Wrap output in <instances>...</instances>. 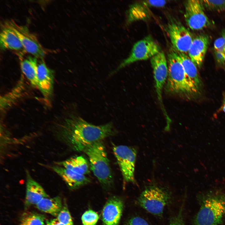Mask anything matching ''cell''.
<instances>
[{"label": "cell", "mask_w": 225, "mask_h": 225, "mask_svg": "<svg viewBox=\"0 0 225 225\" xmlns=\"http://www.w3.org/2000/svg\"><path fill=\"white\" fill-rule=\"evenodd\" d=\"M0 44L2 49L15 51L19 57L23 56L26 52L18 37L8 22L3 26L1 30Z\"/></svg>", "instance_id": "15"}, {"label": "cell", "mask_w": 225, "mask_h": 225, "mask_svg": "<svg viewBox=\"0 0 225 225\" xmlns=\"http://www.w3.org/2000/svg\"><path fill=\"white\" fill-rule=\"evenodd\" d=\"M222 108L223 111L224 112H225V97L224 98L223 104L222 107Z\"/></svg>", "instance_id": "32"}, {"label": "cell", "mask_w": 225, "mask_h": 225, "mask_svg": "<svg viewBox=\"0 0 225 225\" xmlns=\"http://www.w3.org/2000/svg\"><path fill=\"white\" fill-rule=\"evenodd\" d=\"M172 46L177 52L188 55V52L193 38L190 31L180 22L170 20L166 27Z\"/></svg>", "instance_id": "8"}, {"label": "cell", "mask_w": 225, "mask_h": 225, "mask_svg": "<svg viewBox=\"0 0 225 225\" xmlns=\"http://www.w3.org/2000/svg\"><path fill=\"white\" fill-rule=\"evenodd\" d=\"M8 23L18 37L26 52L38 58H43L45 50L27 27L18 25L12 21Z\"/></svg>", "instance_id": "11"}, {"label": "cell", "mask_w": 225, "mask_h": 225, "mask_svg": "<svg viewBox=\"0 0 225 225\" xmlns=\"http://www.w3.org/2000/svg\"><path fill=\"white\" fill-rule=\"evenodd\" d=\"M58 135L63 142L75 151L115 134L112 122L96 125L88 122L75 111L66 116L59 125Z\"/></svg>", "instance_id": "1"}, {"label": "cell", "mask_w": 225, "mask_h": 225, "mask_svg": "<svg viewBox=\"0 0 225 225\" xmlns=\"http://www.w3.org/2000/svg\"><path fill=\"white\" fill-rule=\"evenodd\" d=\"M168 76L166 91L170 93L189 95L198 90L186 75L178 52L172 47L167 55Z\"/></svg>", "instance_id": "2"}, {"label": "cell", "mask_w": 225, "mask_h": 225, "mask_svg": "<svg viewBox=\"0 0 225 225\" xmlns=\"http://www.w3.org/2000/svg\"><path fill=\"white\" fill-rule=\"evenodd\" d=\"M126 225H150L143 218L138 217H135L130 219Z\"/></svg>", "instance_id": "29"}, {"label": "cell", "mask_w": 225, "mask_h": 225, "mask_svg": "<svg viewBox=\"0 0 225 225\" xmlns=\"http://www.w3.org/2000/svg\"><path fill=\"white\" fill-rule=\"evenodd\" d=\"M201 1L204 9L217 12L225 10V0H205Z\"/></svg>", "instance_id": "24"}, {"label": "cell", "mask_w": 225, "mask_h": 225, "mask_svg": "<svg viewBox=\"0 0 225 225\" xmlns=\"http://www.w3.org/2000/svg\"><path fill=\"white\" fill-rule=\"evenodd\" d=\"M88 157L90 168L101 184L106 188L111 187L113 178L105 148L102 141L91 144L82 151Z\"/></svg>", "instance_id": "3"}, {"label": "cell", "mask_w": 225, "mask_h": 225, "mask_svg": "<svg viewBox=\"0 0 225 225\" xmlns=\"http://www.w3.org/2000/svg\"><path fill=\"white\" fill-rule=\"evenodd\" d=\"M159 45L150 35L134 44L128 57L124 60L110 74L112 75L119 70L137 61L151 58L161 51Z\"/></svg>", "instance_id": "6"}, {"label": "cell", "mask_w": 225, "mask_h": 225, "mask_svg": "<svg viewBox=\"0 0 225 225\" xmlns=\"http://www.w3.org/2000/svg\"><path fill=\"white\" fill-rule=\"evenodd\" d=\"M26 189L25 204L27 206L36 205L42 199L48 197L42 186L26 172Z\"/></svg>", "instance_id": "18"}, {"label": "cell", "mask_w": 225, "mask_h": 225, "mask_svg": "<svg viewBox=\"0 0 225 225\" xmlns=\"http://www.w3.org/2000/svg\"><path fill=\"white\" fill-rule=\"evenodd\" d=\"M215 58L218 62L221 64H225V56L219 52L214 50Z\"/></svg>", "instance_id": "30"}, {"label": "cell", "mask_w": 225, "mask_h": 225, "mask_svg": "<svg viewBox=\"0 0 225 225\" xmlns=\"http://www.w3.org/2000/svg\"><path fill=\"white\" fill-rule=\"evenodd\" d=\"M20 65L23 73L34 87H37L38 58L34 56L19 57Z\"/></svg>", "instance_id": "19"}, {"label": "cell", "mask_w": 225, "mask_h": 225, "mask_svg": "<svg viewBox=\"0 0 225 225\" xmlns=\"http://www.w3.org/2000/svg\"><path fill=\"white\" fill-rule=\"evenodd\" d=\"M46 223V225H64L60 222L56 218L47 221Z\"/></svg>", "instance_id": "31"}, {"label": "cell", "mask_w": 225, "mask_h": 225, "mask_svg": "<svg viewBox=\"0 0 225 225\" xmlns=\"http://www.w3.org/2000/svg\"><path fill=\"white\" fill-rule=\"evenodd\" d=\"M123 207L122 200L113 197L108 200L102 211V218L104 225H118Z\"/></svg>", "instance_id": "14"}, {"label": "cell", "mask_w": 225, "mask_h": 225, "mask_svg": "<svg viewBox=\"0 0 225 225\" xmlns=\"http://www.w3.org/2000/svg\"><path fill=\"white\" fill-rule=\"evenodd\" d=\"M37 63V87L44 99L48 100L51 98L54 83V73L46 64L43 58H38Z\"/></svg>", "instance_id": "12"}, {"label": "cell", "mask_w": 225, "mask_h": 225, "mask_svg": "<svg viewBox=\"0 0 225 225\" xmlns=\"http://www.w3.org/2000/svg\"><path fill=\"white\" fill-rule=\"evenodd\" d=\"M183 204L178 213L170 220L168 225H185L183 217Z\"/></svg>", "instance_id": "28"}, {"label": "cell", "mask_w": 225, "mask_h": 225, "mask_svg": "<svg viewBox=\"0 0 225 225\" xmlns=\"http://www.w3.org/2000/svg\"><path fill=\"white\" fill-rule=\"evenodd\" d=\"M52 168L71 189H76L90 182V179L85 175L77 173L60 165L54 166Z\"/></svg>", "instance_id": "17"}, {"label": "cell", "mask_w": 225, "mask_h": 225, "mask_svg": "<svg viewBox=\"0 0 225 225\" xmlns=\"http://www.w3.org/2000/svg\"><path fill=\"white\" fill-rule=\"evenodd\" d=\"M150 62L153 69L158 98L164 116L167 117L168 114L163 104L162 93L168 76L167 60L164 52L161 51L150 58Z\"/></svg>", "instance_id": "9"}, {"label": "cell", "mask_w": 225, "mask_h": 225, "mask_svg": "<svg viewBox=\"0 0 225 225\" xmlns=\"http://www.w3.org/2000/svg\"><path fill=\"white\" fill-rule=\"evenodd\" d=\"M225 217V194L207 195L201 202L194 225H219Z\"/></svg>", "instance_id": "4"}, {"label": "cell", "mask_w": 225, "mask_h": 225, "mask_svg": "<svg viewBox=\"0 0 225 225\" xmlns=\"http://www.w3.org/2000/svg\"><path fill=\"white\" fill-rule=\"evenodd\" d=\"M185 6V21L191 29L200 30L210 25L211 22L204 12L201 0H188Z\"/></svg>", "instance_id": "10"}, {"label": "cell", "mask_w": 225, "mask_h": 225, "mask_svg": "<svg viewBox=\"0 0 225 225\" xmlns=\"http://www.w3.org/2000/svg\"><path fill=\"white\" fill-rule=\"evenodd\" d=\"M36 206L40 211L55 217L57 216L63 208L61 198L58 196L44 198Z\"/></svg>", "instance_id": "22"}, {"label": "cell", "mask_w": 225, "mask_h": 225, "mask_svg": "<svg viewBox=\"0 0 225 225\" xmlns=\"http://www.w3.org/2000/svg\"><path fill=\"white\" fill-rule=\"evenodd\" d=\"M99 217L94 211L89 210L86 211L82 215V220L83 225H95Z\"/></svg>", "instance_id": "25"}, {"label": "cell", "mask_w": 225, "mask_h": 225, "mask_svg": "<svg viewBox=\"0 0 225 225\" xmlns=\"http://www.w3.org/2000/svg\"><path fill=\"white\" fill-rule=\"evenodd\" d=\"M171 195L167 189L155 185L146 187L137 200L138 204L150 213L160 216L171 202Z\"/></svg>", "instance_id": "5"}, {"label": "cell", "mask_w": 225, "mask_h": 225, "mask_svg": "<svg viewBox=\"0 0 225 225\" xmlns=\"http://www.w3.org/2000/svg\"><path fill=\"white\" fill-rule=\"evenodd\" d=\"M209 43L208 37L205 34L197 36L193 39L188 55L197 67H201Z\"/></svg>", "instance_id": "16"}, {"label": "cell", "mask_w": 225, "mask_h": 225, "mask_svg": "<svg viewBox=\"0 0 225 225\" xmlns=\"http://www.w3.org/2000/svg\"><path fill=\"white\" fill-rule=\"evenodd\" d=\"M113 151L124 182L136 183L134 172L136 149L131 147L119 145L113 147Z\"/></svg>", "instance_id": "7"}, {"label": "cell", "mask_w": 225, "mask_h": 225, "mask_svg": "<svg viewBox=\"0 0 225 225\" xmlns=\"http://www.w3.org/2000/svg\"><path fill=\"white\" fill-rule=\"evenodd\" d=\"M178 53L186 75L198 90L201 86V82L197 66L188 54Z\"/></svg>", "instance_id": "20"}, {"label": "cell", "mask_w": 225, "mask_h": 225, "mask_svg": "<svg viewBox=\"0 0 225 225\" xmlns=\"http://www.w3.org/2000/svg\"><path fill=\"white\" fill-rule=\"evenodd\" d=\"M57 165L81 174L85 175L90 172V166L83 157L78 156L70 158L57 163Z\"/></svg>", "instance_id": "21"}, {"label": "cell", "mask_w": 225, "mask_h": 225, "mask_svg": "<svg viewBox=\"0 0 225 225\" xmlns=\"http://www.w3.org/2000/svg\"><path fill=\"white\" fill-rule=\"evenodd\" d=\"M214 49L225 56V32L214 41Z\"/></svg>", "instance_id": "27"}, {"label": "cell", "mask_w": 225, "mask_h": 225, "mask_svg": "<svg viewBox=\"0 0 225 225\" xmlns=\"http://www.w3.org/2000/svg\"><path fill=\"white\" fill-rule=\"evenodd\" d=\"M164 0H146L136 2L130 6L127 14V22L130 23L134 21L147 18L151 7H162L166 4Z\"/></svg>", "instance_id": "13"}, {"label": "cell", "mask_w": 225, "mask_h": 225, "mask_svg": "<svg viewBox=\"0 0 225 225\" xmlns=\"http://www.w3.org/2000/svg\"><path fill=\"white\" fill-rule=\"evenodd\" d=\"M45 220L43 215L33 212H25L21 217L20 225H46Z\"/></svg>", "instance_id": "23"}, {"label": "cell", "mask_w": 225, "mask_h": 225, "mask_svg": "<svg viewBox=\"0 0 225 225\" xmlns=\"http://www.w3.org/2000/svg\"><path fill=\"white\" fill-rule=\"evenodd\" d=\"M57 218L58 221L64 225H73L70 214L65 205L63 207Z\"/></svg>", "instance_id": "26"}]
</instances>
